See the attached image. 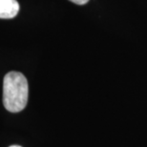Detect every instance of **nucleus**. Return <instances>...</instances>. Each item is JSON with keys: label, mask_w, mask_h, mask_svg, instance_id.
<instances>
[{"label": "nucleus", "mask_w": 147, "mask_h": 147, "mask_svg": "<svg viewBox=\"0 0 147 147\" xmlns=\"http://www.w3.org/2000/svg\"><path fill=\"white\" fill-rule=\"evenodd\" d=\"M18 11L19 4L16 0H0V18H13Z\"/></svg>", "instance_id": "2"}, {"label": "nucleus", "mask_w": 147, "mask_h": 147, "mask_svg": "<svg viewBox=\"0 0 147 147\" xmlns=\"http://www.w3.org/2000/svg\"><path fill=\"white\" fill-rule=\"evenodd\" d=\"M70 1L78 5H84V4H86V3H88L89 0H70Z\"/></svg>", "instance_id": "3"}, {"label": "nucleus", "mask_w": 147, "mask_h": 147, "mask_svg": "<svg viewBox=\"0 0 147 147\" xmlns=\"http://www.w3.org/2000/svg\"><path fill=\"white\" fill-rule=\"evenodd\" d=\"M10 147H21V146H19V145H11Z\"/></svg>", "instance_id": "4"}, {"label": "nucleus", "mask_w": 147, "mask_h": 147, "mask_svg": "<svg viewBox=\"0 0 147 147\" xmlns=\"http://www.w3.org/2000/svg\"><path fill=\"white\" fill-rule=\"evenodd\" d=\"M29 85L27 78L19 72H10L3 80V104L11 113H18L27 105Z\"/></svg>", "instance_id": "1"}]
</instances>
